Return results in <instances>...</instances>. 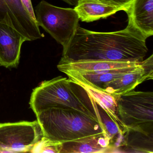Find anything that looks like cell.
<instances>
[{
    "mask_svg": "<svg viewBox=\"0 0 153 153\" xmlns=\"http://www.w3.org/2000/svg\"><path fill=\"white\" fill-rule=\"evenodd\" d=\"M147 38L131 23L125 29L97 32L79 26L63 49L61 61H117L140 62L147 53Z\"/></svg>",
    "mask_w": 153,
    "mask_h": 153,
    "instance_id": "obj_1",
    "label": "cell"
},
{
    "mask_svg": "<svg viewBox=\"0 0 153 153\" xmlns=\"http://www.w3.org/2000/svg\"><path fill=\"white\" fill-rule=\"evenodd\" d=\"M29 104L36 116L50 108H64L76 110L102 120L97 103L88 91L62 76L41 82L33 90Z\"/></svg>",
    "mask_w": 153,
    "mask_h": 153,
    "instance_id": "obj_2",
    "label": "cell"
},
{
    "mask_svg": "<svg viewBox=\"0 0 153 153\" xmlns=\"http://www.w3.org/2000/svg\"><path fill=\"white\" fill-rule=\"evenodd\" d=\"M36 116L44 136L62 143L107 133L102 120L73 109L50 108Z\"/></svg>",
    "mask_w": 153,
    "mask_h": 153,
    "instance_id": "obj_3",
    "label": "cell"
},
{
    "mask_svg": "<svg viewBox=\"0 0 153 153\" xmlns=\"http://www.w3.org/2000/svg\"><path fill=\"white\" fill-rule=\"evenodd\" d=\"M117 115L126 130L153 134V93L133 90L116 98Z\"/></svg>",
    "mask_w": 153,
    "mask_h": 153,
    "instance_id": "obj_4",
    "label": "cell"
},
{
    "mask_svg": "<svg viewBox=\"0 0 153 153\" xmlns=\"http://www.w3.org/2000/svg\"><path fill=\"white\" fill-rule=\"evenodd\" d=\"M36 23L63 47L69 44L79 26L74 8L59 7L42 1L34 10Z\"/></svg>",
    "mask_w": 153,
    "mask_h": 153,
    "instance_id": "obj_5",
    "label": "cell"
},
{
    "mask_svg": "<svg viewBox=\"0 0 153 153\" xmlns=\"http://www.w3.org/2000/svg\"><path fill=\"white\" fill-rule=\"evenodd\" d=\"M43 136L37 120L0 123V152H30Z\"/></svg>",
    "mask_w": 153,
    "mask_h": 153,
    "instance_id": "obj_6",
    "label": "cell"
},
{
    "mask_svg": "<svg viewBox=\"0 0 153 153\" xmlns=\"http://www.w3.org/2000/svg\"><path fill=\"white\" fill-rule=\"evenodd\" d=\"M0 23L11 27L27 41L44 37L37 23L30 17L21 0H0Z\"/></svg>",
    "mask_w": 153,
    "mask_h": 153,
    "instance_id": "obj_7",
    "label": "cell"
},
{
    "mask_svg": "<svg viewBox=\"0 0 153 153\" xmlns=\"http://www.w3.org/2000/svg\"><path fill=\"white\" fill-rule=\"evenodd\" d=\"M153 78V55L141 62V64L131 71L112 80L101 91L117 98L119 96L134 90L136 87Z\"/></svg>",
    "mask_w": 153,
    "mask_h": 153,
    "instance_id": "obj_8",
    "label": "cell"
},
{
    "mask_svg": "<svg viewBox=\"0 0 153 153\" xmlns=\"http://www.w3.org/2000/svg\"><path fill=\"white\" fill-rule=\"evenodd\" d=\"M136 62L117 61H79L66 62L60 61L58 69L66 75L69 74H100L113 70L137 67L141 64Z\"/></svg>",
    "mask_w": 153,
    "mask_h": 153,
    "instance_id": "obj_9",
    "label": "cell"
},
{
    "mask_svg": "<svg viewBox=\"0 0 153 153\" xmlns=\"http://www.w3.org/2000/svg\"><path fill=\"white\" fill-rule=\"evenodd\" d=\"M27 39L11 27L0 23V66L16 68L22 45Z\"/></svg>",
    "mask_w": 153,
    "mask_h": 153,
    "instance_id": "obj_10",
    "label": "cell"
},
{
    "mask_svg": "<svg viewBox=\"0 0 153 153\" xmlns=\"http://www.w3.org/2000/svg\"><path fill=\"white\" fill-rule=\"evenodd\" d=\"M108 134L101 133L62 143L59 153H106L114 148Z\"/></svg>",
    "mask_w": 153,
    "mask_h": 153,
    "instance_id": "obj_11",
    "label": "cell"
},
{
    "mask_svg": "<svg viewBox=\"0 0 153 153\" xmlns=\"http://www.w3.org/2000/svg\"><path fill=\"white\" fill-rule=\"evenodd\" d=\"M127 13L128 22L147 38L153 35V0H132Z\"/></svg>",
    "mask_w": 153,
    "mask_h": 153,
    "instance_id": "obj_12",
    "label": "cell"
},
{
    "mask_svg": "<svg viewBox=\"0 0 153 153\" xmlns=\"http://www.w3.org/2000/svg\"><path fill=\"white\" fill-rule=\"evenodd\" d=\"M74 9L77 13L79 20L87 23L106 18L120 10H126L122 7L88 0H79L78 4Z\"/></svg>",
    "mask_w": 153,
    "mask_h": 153,
    "instance_id": "obj_13",
    "label": "cell"
},
{
    "mask_svg": "<svg viewBox=\"0 0 153 153\" xmlns=\"http://www.w3.org/2000/svg\"><path fill=\"white\" fill-rule=\"evenodd\" d=\"M124 139L120 147L127 153H153V134L128 129L123 135Z\"/></svg>",
    "mask_w": 153,
    "mask_h": 153,
    "instance_id": "obj_14",
    "label": "cell"
},
{
    "mask_svg": "<svg viewBox=\"0 0 153 153\" xmlns=\"http://www.w3.org/2000/svg\"><path fill=\"white\" fill-rule=\"evenodd\" d=\"M81 85L88 91L94 97L97 104L103 109L110 119L118 126L122 135L123 136L127 130L117 115L116 98L103 91L89 87Z\"/></svg>",
    "mask_w": 153,
    "mask_h": 153,
    "instance_id": "obj_15",
    "label": "cell"
},
{
    "mask_svg": "<svg viewBox=\"0 0 153 153\" xmlns=\"http://www.w3.org/2000/svg\"><path fill=\"white\" fill-rule=\"evenodd\" d=\"M61 144L62 142L51 140L43 136L34 146L30 152L59 153Z\"/></svg>",
    "mask_w": 153,
    "mask_h": 153,
    "instance_id": "obj_16",
    "label": "cell"
},
{
    "mask_svg": "<svg viewBox=\"0 0 153 153\" xmlns=\"http://www.w3.org/2000/svg\"><path fill=\"white\" fill-rule=\"evenodd\" d=\"M88 1L99 2L102 4H107V5L122 7L125 9L126 10L125 11L128 9L132 1V0H88Z\"/></svg>",
    "mask_w": 153,
    "mask_h": 153,
    "instance_id": "obj_17",
    "label": "cell"
},
{
    "mask_svg": "<svg viewBox=\"0 0 153 153\" xmlns=\"http://www.w3.org/2000/svg\"><path fill=\"white\" fill-rule=\"evenodd\" d=\"M21 1L24 6V7L27 10V13L30 15V17L33 19V20L36 22L34 10L33 5H32L31 0H21Z\"/></svg>",
    "mask_w": 153,
    "mask_h": 153,
    "instance_id": "obj_18",
    "label": "cell"
},
{
    "mask_svg": "<svg viewBox=\"0 0 153 153\" xmlns=\"http://www.w3.org/2000/svg\"><path fill=\"white\" fill-rule=\"evenodd\" d=\"M69 5L76 7L78 4L79 0H62Z\"/></svg>",
    "mask_w": 153,
    "mask_h": 153,
    "instance_id": "obj_19",
    "label": "cell"
}]
</instances>
